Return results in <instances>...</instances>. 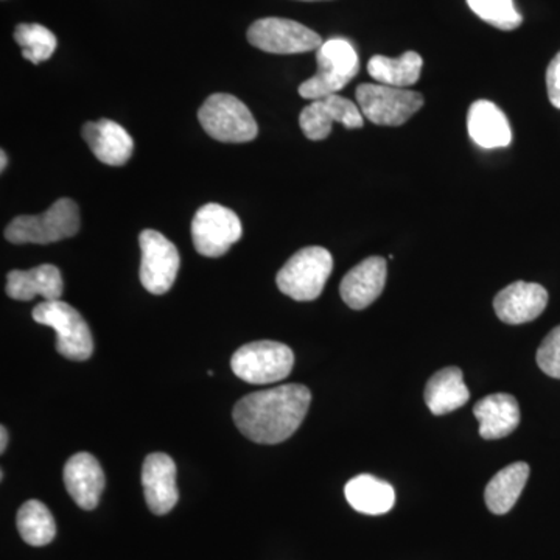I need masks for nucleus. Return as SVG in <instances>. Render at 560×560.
Segmentation results:
<instances>
[{
  "instance_id": "f3484780",
  "label": "nucleus",
  "mask_w": 560,
  "mask_h": 560,
  "mask_svg": "<svg viewBox=\"0 0 560 560\" xmlns=\"http://www.w3.org/2000/svg\"><path fill=\"white\" fill-rule=\"evenodd\" d=\"M81 136L94 156L110 167L127 164L135 150L130 132L113 120L88 121L81 130Z\"/></svg>"
},
{
  "instance_id": "7ed1b4c3",
  "label": "nucleus",
  "mask_w": 560,
  "mask_h": 560,
  "mask_svg": "<svg viewBox=\"0 0 560 560\" xmlns=\"http://www.w3.org/2000/svg\"><path fill=\"white\" fill-rule=\"evenodd\" d=\"M79 231V206L70 198H61L40 215L16 217L7 228L5 237L14 245H49L73 237Z\"/></svg>"
},
{
  "instance_id": "6ab92c4d",
  "label": "nucleus",
  "mask_w": 560,
  "mask_h": 560,
  "mask_svg": "<svg viewBox=\"0 0 560 560\" xmlns=\"http://www.w3.org/2000/svg\"><path fill=\"white\" fill-rule=\"evenodd\" d=\"M475 418L480 422V434L493 441L510 436L521 423V407L511 394H492L474 407Z\"/></svg>"
},
{
  "instance_id": "bb28decb",
  "label": "nucleus",
  "mask_w": 560,
  "mask_h": 560,
  "mask_svg": "<svg viewBox=\"0 0 560 560\" xmlns=\"http://www.w3.org/2000/svg\"><path fill=\"white\" fill-rule=\"evenodd\" d=\"M467 5L478 18L499 31H515L523 22L514 0H467Z\"/></svg>"
},
{
  "instance_id": "dca6fc26",
  "label": "nucleus",
  "mask_w": 560,
  "mask_h": 560,
  "mask_svg": "<svg viewBox=\"0 0 560 560\" xmlns=\"http://www.w3.org/2000/svg\"><path fill=\"white\" fill-rule=\"evenodd\" d=\"M65 485L81 510H95L106 486L101 463L91 453H77L66 463Z\"/></svg>"
},
{
  "instance_id": "a211bd4d",
  "label": "nucleus",
  "mask_w": 560,
  "mask_h": 560,
  "mask_svg": "<svg viewBox=\"0 0 560 560\" xmlns=\"http://www.w3.org/2000/svg\"><path fill=\"white\" fill-rule=\"evenodd\" d=\"M467 131L470 139L485 150L504 149L512 140L510 120L495 103L489 101H478L470 106Z\"/></svg>"
},
{
  "instance_id": "4468645a",
  "label": "nucleus",
  "mask_w": 560,
  "mask_h": 560,
  "mask_svg": "<svg viewBox=\"0 0 560 560\" xmlns=\"http://www.w3.org/2000/svg\"><path fill=\"white\" fill-rule=\"evenodd\" d=\"M547 305L548 291L539 283L523 282V280L511 283L493 300L497 316L512 326L539 318Z\"/></svg>"
},
{
  "instance_id": "2eb2a0df",
  "label": "nucleus",
  "mask_w": 560,
  "mask_h": 560,
  "mask_svg": "<svg viewBox=\"0 0 560 560\" xmlns=\"http://www.w3.org/2000/svg\"><path fill=\"white\" fill-rule=\"evenodd\" d=\"M388 264L382 257H368L341 280L340 293L342 301L352 311L370 307L385 290Z\"/></svg>"
},
{
  "instance_id": "39448f33",
  "label": "nucleus",
  "mask_w": 560,
  "mask_h": 560,
  "mask_svg": "<svg viewBox=\"0 0 560 560\" xmlns=\"http://www.w3.org/2000/svg\"><path fill=\"white\" fill-rule=\"evenodd\" d=\"M294 366L293 350L278 341H254L235 350L234 374L250 385H271L289 377Z\"/></svg>"
},
{
  "instance_id": "c756f323",
  "label": "nucleus",
  "mask_w": 560,
  "mask_h": 560,
  "mask_svg": "<svg viewBox=\"0 0 560 560\" xmlns=\"http://www.w3.org/2000/svg\"><path fill=\"white\" fill-rule=\"evenodd\" d=\"M7 444H9V433L5 427H0V453L7 451Z\"/></svg>"
},
{
  "instance_id": "c85d7f7f",
  "label": "nucleus",
  "mask_w": 560,
  "mask_h": 560,
  "mask_svg": "<svg viewBox=\"0 0 560 560\" xmlns=\"http://www.w3.org/2000/svg\"><path fill=\"white\" fill-rule=\"evenodd\" d=\"M547 90L551 105L560 109V51L547 69Z\"/></svg>"
},
{
  "instance_id": "6e6552de",
  "label": "nucleus",
  "mask_w": 560,
  "mask_h": 560,
  "mask_svg": "<svg viewBox=\"0 0 560 560\" xmlns=\"http://www.w3.org/2000/svg\"><path fill=\"white\" fill-rule=\"evenodd\" d=\"M364 119L381 127H400L423 106V95L386 84L363 83L355 91Z\"/></svg>"
},
{
  "instance_id": "cd10ccee",
  "label": "nucleus",
  "mask_w": 560,
  "mask_h": 560,
  "mask_svg": "<svg viewBox=\"0 0 560 560\" xmlns=\"http://www.w3.org/2000/svg\"><path fill=\"white\" fill-rule=\"evenodd\" d=\"M537 364L545 374L560 381V326L555 327L537 350Z\"/></svg>"
},
{
  "instance_id": "a878e982",
  "label": "nucleus",
  "mask_w": 560,
  "mask_h": 560,
  "mask_svg": "<svg viewBox=\"0 0 560 560\" xmlns=\"http://www.w3.org/2000/svg\"><path fill=\"white\" fill-rule=\"evenodd\" d=\"M14 39L20 44L22 57L39 65L47 61L57 50V36L39 24H20L14 31Z\"/></svg>"
},
{
  "instance_id": "393cba45",
  "label": "nucleus",
  "mask_w": 560,
  "mask_h": 560,
  "mask_svg": "<svg viewBox=\"0 0 560 560\" xmlns=\"http://www.w3.org/2000/svg\"><path fill=\"white\" fill-rule=\"evenodd\" d=\"M22 539L32 547H46L57 536V523L46 504L38 500L25 501L16 517Z\"/></svg>"
},
{
  "instance_id": "9b49d317",
  "label": "nucleus",
  "mask_w": 560,
  "mask_h": 560,
  "mask_svg": "<svg viewBox=\"0 0 560 560\" xmlns=\"http://www.w3.org/2000/svg\"><path fill=\"white\" fill-rule=\"evenodd\" d=\"M140 282L151 294L167 293L178 276L180 257L178 249L161 232L145 230L140 234Z\"/></svg>"
},
{
  "instance_id": "b1692460",
  "label": "nucleus",
  "mask_w": 560,
  "mask_h": 560,
  "mask_svg": "<svg viewBox=\"0 0 560 560\" xmlns=\"http://www.w3.org/2000/svg\"><path fill=\"white\" fill-rule=\"evenodd\" d=\"M422 66V57L416 51H405L399 58L375 55L368 62V72L377 83L407 90L420 80Z\"/></svg>"
},
{
  "instance_id": "0eeeda50",
  "label": "nucleus",
  "mask_w": 560,
  "mask_h": 560,
  "mask_svg": "<svg viewBox=\"0 0 560 560\" xmlns=\"http://www.w3.org/2000/svg\"><path fill=\"white\" fill-rule=\"evenodd\" d=\"M32 316L40 326L57 331V350L65 359L86 361L94 352L90 326L68 302H40L33 308Z\"/></svg>"
},
{
  "instance_id": "f8f14e48",
  "label": "nucleus",
  "mask_w": 560,
  "mask_h": 560,
  "mask_svg": "<svg viewBox=\"0 0 560 560\" xmlns=\"http://www.w3.org/2000/svg\"><path fill=\"white\" fill-rule=\"evenodd\" d=\"M334 124H341L348 130H357L363 128L364 116L355 103L338 94L313 101L302 109L300 125L307 139L329 138Z\"/></svg>"
},
{
  "instance_id": "7c9ffc66",
  "label": "nucleus",
  "mask_w": 560,
  "mask_h": 560,
  "mask_svg": "<svg viewBox=\"0 0 560 560\" xmlns=\"http://www.w3.org/2000/svg\"><path fill=\"white\" fill-rule=\"evenodd\" d=\"M7 164H9V158H7L5 151H0V171H5Z\"/></svg>"
},
{
  "instance_id": "412c9836",
  "label": "nucleus",
  "mask_w": 560,
  "mask_h": 560,
  "mask_svg": "<svg viewBox=\"0 0 560 560\" xmlns=\"http://www.w3.org/2000/svg\"><path fill=\"white\" fill-rule=\"evenodd\" d=\"M427 407L433 415L442 416L464 407L470 399V390L464 383L463 371L451 366L438 371L425 386Z\"/></svg>"
},
{
  "instance_id": "ddd939ff",
  "label": "nucleus",
  "mask_w": 560,
  "mask_h": 560,
  "mask_svg": "<svg viewBox=\"0 0 560 560\" xmlns=\"http://www.w3.org/2000/svg\"><path fill=\"white\" fill-rule=\"evenodd\" d=\"M142 486L150 511L156 515L168 514L179 499L175 460L165 453L147 456L142 467Z\"/></svg>"
},
{
  "instance_id": "20e7f679",
  "label": "nucleus",
  "mask_w": 560,
  "mask_h": 560,
  "mask_svg": "<svg viewBox=\"0 0 560 560\" xmlns=\"http://www.w3.org/2000/svg\"><path fill=\"white\" fill-rule=\"evenodd\" d=\"M334 270V257L323 246H308L294 254L278 272L276 283L294 301L318 300Z\"/></svg>"
},
{
  "instance_id": "9d476101",
  "label": "nucleus",
  "mask_w": 560,
  "mask_h": 560,
  "mask_svg": "<svg viewBox=\"0 0 560 560\" xmlns=\"http://www.w3.org/2000/svg\"><path fill=\"white\" fill-rule=\"evenodd\" d=\"M248 40L256 49L278 55L305 54L323 46L318 33L283 18H265L254 22L248 31Z\"/></svg>"
},
{
  "instance_id": "2f4dec72",
  "label": "nucleus",
  "mask_w": 560,
  "mask_h": 560,
  "mask_svg": "<svg viewBox=\"0 0 560 560\" xmlns=\"http://www.w3.org/2000/svg\"><path fill=\"white\" fill-rule=\"evenodd\" d=\"M308 2H312V0H308Z\"/></svg>"
},
{
  "instance_id": "4be33fe9",
  "label": "nucleus",
  "mask_w": 560,
  "mask_h": 560,
  "mask_svg": "<svg viewBox=\"0 0 560 560\" xmlns=\"http://www.w3.org/2000/svg\"><path fill=\"white\" fill-rule=\"evenodd\" d=\"M346 500L357 512L366 515H383L396 504V490L389 482L370 474L352 478L345 488Z\"/></svg>"
},
{
  "instance_id": "f03ea898",
  "label": "nucleus",
  "mask_w": 560,
  "mask_h": 560,
  "mask_svg": "<svg viewBox=\"0 0 560 560\" xmlns=\"http://www.w3.org/2000/svg\"><path fill=\"white\" fill-rule=\"evenodd\" d=\"M316 62L318 72L300 86L301 97L312 102L345 90L360 70L359 55L345 38L323 43L316 50Z\"/></svg>"
},
{
  "instance_id": "aec40b11",
  "label": "nucleus",
  "mask_w": 560,
  "mask_h": 560,
  "mask_svg": "<svg viewBox=\"0 0 560 560\" xmlns=\"http://www.w3.org/2000/svg\"><path fill=\"white\" fill-rule=\"evenodd\" d=\"M65 283L55 265L44 264L28 271L14 270L7 278V294L11 300L32 301L35 296L44 301H60Z\"/></svg>"
},
{
  "instance_id": "423d86ee",
  "label": "nucleus",
  "mask_w": 560,
  "mask_h": 560,
  "mask_svg": "<svg viewBox=\"0 0 560 560\" xmlns=\"http://www.w3.org/2000/svg\"><path fill=\"white\" fill-rule=\"evenodd\" d=\"M198 120L202 130L219 142L245 143L259 135L248 106L230 94L210 95L198 110Z\"/></svg>"
},
{
  "instance_id": "1a4fd4ad",
  "label": "nucleus",
  "mask_w": 560,
  "mask_h": 560,
  "mask_svg": "<svg viewBox=\"0 0 560 560\" xmlns=\"http://www.w3.org/2000/svg\"><path fill=\"white\" fill-rule=\"evenodd\" d=\"M242 221L234 210L209 202L191 220V241L201 256L217 259L224 256L234 243L241 241Z\"/></svg>"
},
{
  "instance_id": "5701e85b",
  "label": "nucleus",
  "mask_w": 560,
  "mask_h": 560,
  "mask_svg": "<svg viewBox=\"0 0 560 560\" xmlns=\"http://www.w3.org/2000/svg\"><path fill=\"white\" fill-rule=\"evenodd\" d=\"M528 478L529 466L526 463H514L500 470L485 490L488 510L495 515L508 514L521 499Z\"/></svg>"
},
{
  "instance_id": "f257e3e1",
  "label": "nucleus",
  "mask_w": 560,
  "mask_h": 560,
  "mask_svg": "<svg viewBox=\"0 0 560 560\" xmlns=\"http://www.w3.org/2000/svg\"><path fill=\"white\" fill-rule=\"evenodd\" d=\"M312 393L304 385L257 390L237 401L234 422L243 436L257 444H280L300 429L311 408Z\"/></svg>"
}]
</instances>
